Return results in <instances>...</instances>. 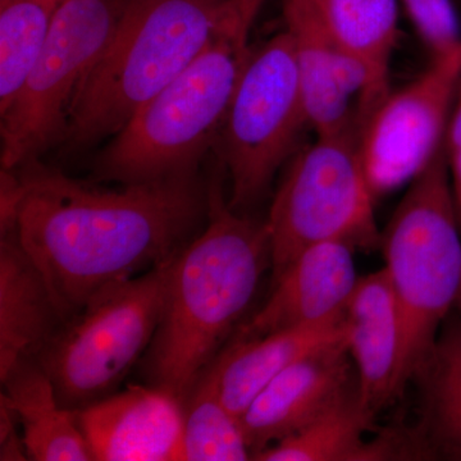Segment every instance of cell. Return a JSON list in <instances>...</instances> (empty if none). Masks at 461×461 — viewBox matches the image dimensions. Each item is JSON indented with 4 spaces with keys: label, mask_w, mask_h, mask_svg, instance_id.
<instances>
[{
    "label": "cell",
    "mask_w": 461,
    "mask_h": 461,
    "mask_svg": "<svg viewBox=\"0 0 461 461\" xmlns=\"http://www.w3.org/2000/svg\"><path fill=\"white\" fill-rule=\"evenodd\" d=\"M120 186H94L39 159L2 169L0 235H16L63 321L103 288L172 259L208 204L196 175Z\"/></svg>",
    "instance_id": "1"
},
{
    "label": "cell",
    "mask_w": 461,
    "mask_h": 461,
    "mask_svg": "<svg viewBox=\"0 0 461 461\" xmlns=\"http://www.w3.org/2000/svg\"><path fill=\"white\" fill-rule=\"evenodd\" d=\"M206 195L208 224L169 264L162 317L144 357L150 384L182 402L247 313L271 267L266 221L230 208L218 184Z\"/></svg>",
    "instance_id": "2"
},
{
    "label": "cell",
    "mask_w": 461,
    "mask_h": 461,
    "mask_svg": "<svg viewBox=\"0 0 461 461\" xmlns=\"http://www.w3.org/2000/svg\"><path fill=\"white\" fill-rule=\"evenodd\" d=\"M264 3L229 0L204 50L109 139L94 181L129 185L196 175L253 56L250 33Z\"/></svg>",
    "instance_id": "3"
},
{
    "label": "cell",
    "mask_w": 461,
    "mask_h": 461,
    "mask_svg": "<svg viewBox=\"0 0 461 461\" xmlns=\"http://www.w3.org/2000/svg\"><path fill=\"white\" fill-rule=\"evenodd\" d=\"M229 0H131L78 93L62 145L77 151L115 133L204 50Z\"/></svg>",
    "instance_id": "4"
},
{
    "label": "cell",
    "mask_w": 461,
    "mask_h": 461,
    "mask_svg": "<svg viewBox=\"0 0 461 461\" xmlns=\"http://www.w3.org/2000/svg\"><path fill=\"white\" fill-rule=\"evenodd\" d=\"M460 229L444 144L432 162L409 182L382 233L379 249L402 321L393 402L429 362L456 302L461 284Z\"/></svg>",
    "instance_id": "5"
},
{
    "label": "cell",
    "mask_w": 461,
    "mask_h": 461,
    "mask_svg": "<svg viewBox=\"0 0 461 461\" xmlns=\"http://www.w3.org/2000/svg\"><path fill=\"white\" fill-rule=\"evenodd\" d=\"M172 259L103 288L58 327L35 360L63 406L77 411L115 393L147 354L162 317Z\"/></svg>",
    "instance_id": "6"
},
{
    "label": "cell",
    "mask_w": 461,
    "mask_h": 461,
    "mask_svg": "<svg viewBox=\"0 0 461 461\" xmlns=\"http://www.w3.org/2000/svg\"><path fill=\"white\" fill-rule=\"evenodd\" d=\"M357 135L315 136L313 144L295 154L266 220L272 281L305 249L321 242L381 248L375 194L360 159Z\"/></svg>",
    "instance_id": "7"
},
{
    "label": "cell",
    "mask_w": 461,
    "mask_h": 461,
    "mask_svg": "<svg viewBox=\"0 0 461 461\" xmlns=\"http://www.w3.org/2000/svg\"><path fill=\"white\" fill-rule=\"evenodd\" d=\"M120 16L108 0H62L14 102L0 113V162L12 171L65 139L78 93Z\"/></svg>",
    "instance_id": "8"
},
{
    "label": "cell",
    "mask_w": 461,
    "mask_h": 461,
    "mask_svg": "<svg viewBox=\"0 0 461 461\" xmlns=\"http://www.w3.org/2000/svg\"><path fill=\"white\" fill-rule=\"evenodd\" d=\"M308 127L293 41L284 30L254 50L218 136L230 208L242 213L262 198Z\"/></svg>",
    "instance_id": "9"
},
{
    "label": "cell",
    "mask_w": 461,
    "mask_h": 461,
    "mask_svg": "<svg viewBox=\"0 0 461 461\" xmlns=\"http://www.w3.org/2000/svg\"><path fill=\"white\" fill-rule=\"evenodd\" d=\"M461 84V44L411 83L391 91L359 129L357 148L373 193L411 182L444 147Z\"/></svg>",
    "instance_id": "10"
},
{
    "label": "cell",
    "mask_w": 461,
    "mask_h": 461,
    "mask_svg": "<svg viewBox=\"0 0 461 461\" xmlns=\"http://www.w3.org/2000/svg\"><path fill=\"white\" fill-rule=\"evenodd\" d=\"M98 461H184V402L165 388L130 384L77 409Z\"/></svg>",
    "instance_id": "11"
},
{
    "label": "cell",
    "mask_w": 461,
    "mask_h": 461,
    "mask_svg": "<svg viewBox=\"0 0 461 461\" xmlns=\"http://www.w3.org/2000/svg\"><path fill=\"white\" fill-rule=\"evenodd\" d=\"M357 386L346 339L297 360L258 393L240 420L251 459L304 429Z\"/></svg>",
    "instance_id": "12"
},
{
    "label": "cell",
    "mask_w": 461,
    "mask_h": 461,
    "mask_svg": "<svg viewBox=\"0 0 461 461\" xmlns=\"http://www.w3.org/2000/svg\"><path fill=\"white\" fill-rule=\"evenodd\" d=\"M284 16L309 129L315 136L357 131V111L369 91L368 72L332 41L300 0H285Z\"/></svg>",
    "instance_id": "13"
},
{
    "label": "cell",
    "mask_w": 461,
    "mask_h": 461,
    "mask_svg": "<svg viewBox=\"0 0 461 461\" xmlns=\"http://www.w3.org/2000/svg\"><path fill=\"white\" fill-rule=\"evenodd\" d=\"M355 250L344 241L321 242L305 249L272 281L271 295L238 339L341 318L360 278Z\"/></svg>",
    "instance_id": "14"
},
{
    "label": "cell",
    "mask_w": 461,
    "mask_h": 461,
    "mask_svg": "<svg viewBox=\"0 0 461 461\" xmlns=\"http://www.w3.org/2000/svg\"><path fill=\"white\" fill-rule=\"evenodd\" d=\"M344 318L360 400L375 415L393 402L402 341L399 306L384 267L360 276Z\"/></svg>",
    "instance_id": "15"
},
{
    "label": "cell",
    "mask_w": 461,
    "mask_h": 461,
    "mask_svg": "<svg viewBox=\"0 0 461 461\" xmlns=\"http://www.w3.org/2000/svg\"><path fill=\"white\" fill-rule=\"evenodd\" d=\"M344 315L315 326L236 339L217 355L204 375L224 405L241 420L258 393L285 369L324 346L346 339Z\"/></svg>",
    "instance_id": "16"
},
{
    "label": "cell",
    "mask_w": 461,
    "mask_h": 461,
    "mask_svg": "<svg viewBox=\"0 0 461 461\" xmlns=\"http://www.w3.org/2000/svg\"><path fill=\"white\" fill-rule=\"evenodd\" d=\"M62 321L44 276L16 235H0V381L36 359Z\"/></svg>",
    "instance_id": "17"
},
{
    "label": "cell",
    "mask_w": 461,
    "mask_h": 461,
    "mask_svg": "<svg viewBox=\"0 0 461 461\" xmlns=\"http://www.w3.org/2000/svg\"><path fill=\"white\" fill-rule=\"evenodd\" d=\"M372 414L360 400L359 388L346 393L321 417L254 455L258 461H388L418 459L411 432L386 430L366 439Z\"/></svg>",
    "instance_id": "18"
},
{
    "label": "cell",
    "mask_w": 461,
    "mask_h": 461,
    "mask_svg": "<svg viewBox=\"0 0 461 461\" xmlns=\"http://www.w3.org/2000/svg\"><path fill=\"white\" fill-rule=\"evenodd\" d=\"M369 76V91L357 114V127L390 93V67L399 35V0H300Z\"/></svg>",
    "instance_id": "19"
},
{
    "label": "cell",
    "mask_w": 461,
    "mask_h": 461,
    "mask_svg": "<svg viewBox=\"0 0 461 461\" xmlns=\"http://www.w3.org/2000/svg\"><path fill=\"white\" fill-rule=\"evenodd\" d=\"M2 384L0 399L20 421L29 460H94L76 411L60 403L53 382L35 359L17 366Z\"/></svg>",
    "instance_id": "20"
},
{
    "label": "cell",
    "mask_w": 461,
    "mask_h": 461,
    "mask_svg": "<svg viewBox=\"0 0 461 461\" xmlns=\"http://www.w3.org/2000/svg\"><path fill=\"white\" fill-rule=\"evenodd\" d=\"M414 381L420 387V415L409 429L420 459L461 461V320L445 321Z\"/></svg>",
    "instance_id": "21"
},
{
    "label": "cell",
    "mask_w": 461,
    "mask_h": 461,
    "mask_svg": "<svg viewBox=\"0 0 461 461\" xmlns=\"http://www.w3.org/2000/svg\"><path fill=\"white\" fill-rule=\"evenodd\" d=\"M62 0H0V113L41 56Z\"/></svg>",
    "instance_id": "22"
},
{
    "label": "cell",
    "mask_w": 461,
    "mask_h": 461,
    "mask_svg": "<svg viewBox=\"0 0 461 461\" xmlns=\"http://www.w3.org/2000/svg\"><path fill=\"white\" fill-rule=\"evenodd\" d=\"M251 460L241 420L204 373L184 402V461Z\"/></svg>",
    "instance_id": "23"
},
{
    "label": "cell",
    "mask_w": 461,
    "mask_h": 461,
    "mask_svg": "<svg viewBox=\"0 0 461 461\" xmlns=\"http://www.w3.org/2000/svg\"><path fill=\"white\" fill-rule=\"evenodd\" d=\"M412 25L433 57L461 44L459 18L451 0H402Z\"/></svg>",
    "instance_id": "24"
},
{
    "label": "cell",
    "mask_w": 461,
    "mask_h": 461,
    "mask_svg": "<svg viewBox=\"0 0 461 461\" xmlns=\"http://www.w3.org/2000/svg\"><path fill=\"white\" fill-rule=\"evenodd\" d=\"M445 149L454 195L457 200H461V84L448 121Z\"/></svg>",
    "instance_id": "25"
},
{
    "label": "cell",
    "mask_w": 461,
    "mask_h": 461,
    "mask_svg": "<svg viewBox=\"0 0 461 461\" xmlns=\"http://www.w3.org/2000/svg\"><path fill=\"white\" fill-rule=\"evenodd\" d=\"M16 414L5 400L0 399V460H29L23 433Z\"/></svg>",
    "instance_id": "26"
},
{
    "label": "cell",
    "mask_w": 461,
    "mask_h": 461,
    "mask_svg": "<svg viewBox=\"0 0 461 461\" xmlns=\"http://www.w3.org/2000/svg\"><path fill=\"white\" fill-rule=\"evenodd\" d=\"M455 306L459 308V311L461 312V284L459 287V293H457L456 302H455Z\"/></svg>",
    "instance_id": "27"
},
{
    "label": "cell",
    "mask_w": 461,
    "mask_h": 461,
    "mask_svg": "<svg viewBox=\"0 0 461 461\" xmlns=\"http://www.w3.org/2000/svg\"><path fill=\"white\" fill-rule=\"evenodd\" d=\"M457 217H459V222H460V226H461V208L457 209Z\"/></svg>",
    "instance_id": "28"
}]
</instances>
